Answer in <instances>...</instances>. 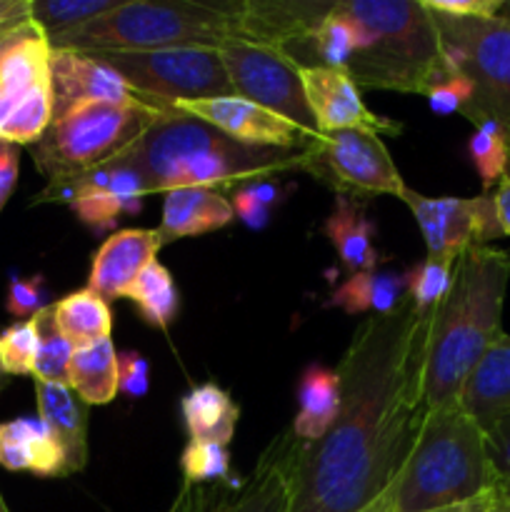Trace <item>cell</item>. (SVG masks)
<instances>
[{
    "instance_id": "cell-46",
    "label": "cell",
    "mask_w": 510,
    "mask_h": 512,
    "mask_svg": "<svg viewBox=\"0 0 510 512\" xmlns=\"http://www.w3.org/2000/svg\"><path fill=\"white\" fill-rule=\"evenodd\" d=\"M495 208H498V220L503 235H510V178H503L498 183V188L493 190Z\"/></svg>"
},
{
    "instance_id": "cell-7",
    "label": "cell",
    "mask_w": 510,
    "mask_h": 512,
    "mask_svg": "<svg viewBox=\"0 0 510 512\" xmlns=\"http://www.w3.org/2000/svg\"><path fill=\"white\" fill-rule=\"evenodd\" d=\"M168 108L140 103H80L55 118L43 138L30 145L40 173L50 180L85 173L128 150Z\"/></svg>"
},
{
    "instance_id": "cell-34",
    "label": "cell",
    "mask_w": 510,
    "mask_h": 512,
    "mask_svg": "<svg viewBox=\"0 0 510 512\" xmlns=\"http://www.w3.org/2000/svg\"><path fill=\"white\" fill-rule=\"evenodd\" d=\"M38 360H35L33 378L40 383L68 385V365L73 358V345L63 338L53 318V303L45 305L38 315Z\"/></svg>"
},
{
    "instance_id": "cell-20",
    "label": "cell",
    "mask_w": 510,
    "mask_h": 512,
    "mask_svg": "<svg viewBox=\"0 0 510 512\" xmlns=\"http://www.w3.org/2000/svg\"><path fill=\"white\" fill-rule=\"evenodd\" d=\"M0 465L10 473L38 478H65V453L40 418H15L0 423Z\"/></svg>"
},
{
    "instance_id": "cell-49",
    "label": "cell",
    "mask_w": 510,
    "mask_h": 512,
    "mask_svg": "<svg viewBox=\"0 0 510 512\" xmlns=\"http://www.w3.org/2000/svg\"><path fill=\"white\" fill-rule=\"evenodd\" d=\"M500 490H503L505 498H510V483H500Z\"/></svg>"
},
{
    "instance_id": "cell-16",
    "label": "cell",
    "mask_w": 510,
    "mask_h": 512,
    "mask_svg": "<svg viewBox=\"0 0 510 512\" xmlns=\"http://www.w3.org/2000/svg\"><path fill=\"white\" fill-rule=\"evenodd\" d=\"M50 95H53V120L90 100L98 103L148 100L135 93L113 68L100 63L95 55L70 48H53L50 53Z\"/></svg>"
},
{
    "instance_id": "cell-21",
    "label": "cell",
    "mask_w": 510,
    "mask_h": 512,
    "mask_svg": "<svg viewBox=\"0 0 510 512\" xmlns=\"http://www.w3.org/2000/svg\"><path fill=\"white\" fill-rule=\"evenodd\" d=\"M460 405L483 433L510 413V335H500L480 358L465 380Z\"/></svg>"
},
{
    "instance_id": "cell-9",
    "label": "cell",
    "mask_w": 510,
    "mask_h": 512,
    "mask_svg": "<svg viewBox=\"0 0 510 512\" xmlns=\"http://www.w3.org/2000/svg\"><path fill=\"white\" fill-rule=\"evenodd\" d=\"M218 50L238 98L263 105L265 110L280 115L303 133L320 138V130L305 98L300 60H295L285 50L243 43V40H230Z\"/></svg>"
},
{
    "instance_id": "cell-48",
    "label": "cell",
    "mask_w": 510,
    "mask_h": 512,
    "mask_svg": "<svg viewBox=\"0 0 510 512\" xmlns=\"http://www.w3.org/2000/svg\"><path fill=\"white\" fill-rule=\"evenodd\" d=\"M490 512H510V498H505L503 490H500V488H498V495H495L493 508H490Z\"/></svg>"
},
{
    "instance_id": "cell-36",
    "label": "cell",
    "mask_w": 510,
    "mask_h": 512,
    "mask_svg": "<svg viewBox=\"0 0 510 512\" xmlns=\"http://www.w3.org/2000/svg\"><path fill=\"white\" fill-rule=\"evenodd\" d=\"M38 360V323L20 320L0 333V370L3 375H33Z\"/></svg>"
},
{
    "instance_id": "cell-42",
    "label": "cell",
    "mask_w": 510,
    "mask_h": 512,
    "mask_svg": "<svg viewBox=\"0 0 510 512\" xmlns=\"http://www.w3.org/2000/svg\"><path fill=\"white\" fill-rule=\"evenodd\" d=\"M433 13L453 18H495L503 10L505 0H423Z\"/></svg>"
},
{
    "instance_id": "cell-50",
    "label": "cell",
    "mask_w": 510,
    "mask_h": 512,
    "mask_svg": "<svg viewBox=\"0 0 510 512\" xmlns=\"http://www.w3.org/2000/svg\"><path fill=\"white\" fill-rule=\"evenodd\" d=\"M5 383H8V380H5V375H3V370H0V393H3V388H5Z\"/></svg>"
},
{
    "instance_id": "cell-6",
    "label": "cell",
    "mask_w": 510,
    "mask_h": 512,
    "mask_svg": "<svg viewBox=\"0 0 510 512\" xmlns=\"http://www.w3.org/2000/svg\"><path fill=\"white\" fill-rule=\"evenodd\" d=\"M53 48L83 50H160V48H220L243 40L238 3L203 0H128L108 15L50 35Z\"/></svg>"
},
{
    "instance_id": "cell-30",
    "label": "cell",
    "mask_w": 510,
    "mask_h": 512,
    "mask_svg": "<svg viewBox=\"0 0 510 512\" xmlns=\"http://www.w3.org/2000/svg\"><path fill=\"white\" fill-rule=\"evenodd\" d=\"M125 298L138 308L140 318L150 325V328L165 330L175 318H178L180 310V293L175 288L173 275L168 273V268L155 260L150 263L143 273L138 275L133 285L128 288Z\"/></svg>"
},
{
    "instance_id": "cell-28",
    "label": "cell",
    "mask_w": 510,
    "mask_h": 512,
    "mask_svg": "<svg viewBox=\"0 0 510 512\" xmlns=\"http://www.w3.org/2000/svg\"><path fill=\"white\" fill-rule=\"evenodd\" d=\"M408 298V273H393V270H365L355 273L343 285L333 290L328 305L355 313H393L403 300Z\"/></svg>"
},
{
    "instance_id": "cell-2",
    "label": "cell",
    "mask_w": 510,
    "mask_h": 512,
    "mask_svg": "<svg viewBox=\"0 0 510 512\" xmlns=\"http://www.w3.org/2000/svg\"><path fill=\"white\" fill-rule=\"evenodd\" d=\"M125 163L140 170L150 193L180 188L238 190L285 170H305L310 150H275L238 143L213 125L165 110L128 150Z\"/></svg>"
},
{
    "instance_id": "cell-41",
    "label": "cell",
    "mask_w": 510,
    "mask_h": 512,
    "mask_svg": "<svg viewBox=\"0 0 510 512\" xmlns=\"http://www.w3.org/2000/svg\"><path fill=\"white\" fill-rule=\"evenodd\" d=\"M485 443H488V458L498 475V483H510V413L503 415L485 433Z\"/></svg>"
},
{
    "instance_id": "cell-23",
    "label": "cell",
    "mask_w": 510,
    "mask_h": 512,
    "mask_svg": "<svg viewBox=\"0 0 510 512\" xmlns=\"http://www.w3.org/2000/svg\"><path fill=\"white\" fill-rule=\"evenodd\" d=\"M235 213L230 200L218 190L180 188L165 193L163 220L158 235L165 243L190 238V235L213 233L233 223Z\"/></svg>"
},
{
    "instance_id": "cell-51",
    "label": "cell",
    "mask_w": 510,
    "mask_h": 512,
    "mask_svg": "<svg viewBox=\"0 0 510 512\" xmlns=\"http://www.w3.org/2000/svg\"><path fill=\"white\" fill-rule=\"evenodd\" d=\"M0 512H10V510H8V505H5L3 495H0Z\"/></svg>"
},
{
    "instance_id": "cell-14",
    "label": "cell",
    "mask_w": 510,
    "mask_h": 512,
    "mask_svg": "<svg viewBox=\"0 0 510 512\" xmlns=\"http://www.w3.org/2000/svg\"><path fill=\"white\" fill-rule=\"evenodd\" d=\"M165 108L175 113L190 115L195 120L213 125L215 130L225 133L238 143L255 145V148L275 150H310L320 138L303 133L293 123L280 115L270 113L263 105L250 103L238 95H223V98H198V100H175Z\"/></svg>"
},
{
    "instance_id": "cell-47",
    "label": "cell",
    "mask_w": 510,
    "mask_h": 512,
    "mask_svg": "<svg viewBox=\"0 0 510 512\" xmlns=\"http://www.w3.org/2000/svg\"><path fill=\"white\" fill-rule=\"evenodd\" d=\"M498 488H500V485H498ZM498 488L490 490V493H485V495H480V498L470 500V503L455 505V508H445V510H438V512H490V508H493L495 495H498Z\"/></svg>"
},
{
    "instance_id": "cell-31",
    "label": "cell",
    "mask_w": 510,
    "mask_h": 512,
    "mask_svg": "<svg viewBox=\"0 0 510 512\" xmlns=\"http://www.w3.org/2000/svg\"><path fill=\"white\" fill-rule=\"evenodd\" d=\"M305 45L313 48L315 58H318L315 65L345 70L363 45V25L343 8V0H338L333 13L320 23V28Z\"/></svg>"
},
{
    "instance_id": "cell-11",
    "label": "cell",
    "mask_w": 510,
    "mask_h": 512,
    "mask_svg": "<svg viewBox=\"0 0 510 512\" xmlns=\"http://www.w3.org/2000/svg\"><path fill=\"white\" fill-rule=\"evenodd\" d=\"M150 195L148 183L123 158H113L85 173L50 180L35 203H65L78 220L93 233L115 228L120 215H135L143 210V198Z\"/></svg>"
},
{
    "instance_id": "cell-12",
    "label": "cell",
    "mask_w": 510,
    "mask_h": 512,
    "mask_svg": "<svg viewBox=\"0 0 510 512\" xmlns=\"http://www.w3.org/2000/svg\"><path fill=\"white\" fill-rule=\"evenodd\" d=\"M400 200L408 205L423 233L428 258L458 260L473 245H490V240L503 235L493 190L475 198H430L405 188Z\"/></svg>"
},
{
    "instance_id": "cell-37",
    "label": "cell",
    "mask_w": 510,
    "mask_h": 512,
    "mask_svg": "<svg viewBox=\"0 0 510 512\" xmlns=\"http://www.w3.org/2000/svg\"><path fill=\"white\" fill-rule=\"evenodd\" d=\"M455 260L445 258H425L423 263L408 270V298L420 310H435L440 300L445 298L453 280Z\"/></svg>"
},
{
    "instance_id": "cell-8",
    "label": "cell",
    "mask_w": 510,
    "mask_h": 512,
    "mask_svg": "<svg viewBox=\"0 0 510 512\" xmlns=\"http://www.w3.org/2000/svg\"><path fill=\"white\" fill-rule=\"evenodd\" d=\"M90 55L160 108L175 100L235 95L218 48L100 50Z\"/></svg>"
},
{
    "instance_id": "cell-24",
    "label": "cell",
    "mask_w": 510,
    "mask_h": 512,
    "mask_svg": "<svg viewBox=\"0 0 510 512\" xmlns=\"http://www.w3.org/2000/svg\"><path fill=\"white\" fill-rule=\"evenodd\" d=\"M323 233L338 253L343 270H348L350 275L375 270V265L380 263V253L373 243L375 225L368 218L365 200L335 195L333 213L325 220Z\"/></svg>"
},
{
    "instance_id": "cell-25",
    "label": "cell",
    "mask_w": 510,
    "mask_h": 512,
    "mask_svg": "<svg viewBox=\"0 0 510 512\" xmlns=\"http://www.w3.org/2000/svg\"><path fill=\"white\" fill-rule=\"evenodd\" d=\"M340 410V378L335 370L310 363L298 380V413L293 435L303 443H318L333 428Z\"/></svg>"
},
{
    "instance_id": "cell-52",
    "label": "cell",
    "mask_w": 510,
    "mask_h": 512,
    "mask_svg": "<svg viewBox=\"0 0 510 512\" xmlns=\"http://www.w3.org/2000/svg\"><path fill=\"white\" fill-rule=\"evenodd\" d=\"M505 178H510V165H508V175H505Z\"/></svg>"
},
{
    "instance_id": "cell-17",
    "label": "cell",
    "mask_w": 510,
    "mask_h": 512,
    "mask_svg": "<svg viewBox=\"0 0 510 512\" xmlns=\"http://www.w3.org/2000/svg\"><path fill=\"white\" fill-rule=\"evenodd\" d=\"M50 53L53 45L33 18L0 43V130L25 98L50 85Z\"/></svg>"
},
{
    "instance_id": "cell-44",
    "label": "cell",
    "mask_w": 510,
    "mask_h": 512,
    "mask_svg": "<svg viewBox=\"0 0 510 512\" xmlns=\"http://www.w3.org/2000/svg\"><path fill=\"white\" fill-rule=\"evenodd\" d=\"M18 170H20V150L18 145L5 143L0 140V210L13 195L15 183H18Z\"/></svg>"
},
{
    "instance_id": "cell-45",
    "label": "cell",
    "mask_w": 510,
    "mask_h": 512,
    "mask_svg": "<svg viewBox=\"0 0 510 512\" xmlns=\"http://www.w3.org/2000/svg\"><path fill=\"white\" fill-rule=\"evenodd\" d=\"M30 20V0H0V43Z\"/></svg>"
},
{
    "instance_id": "cell-13",
    "label": "cell",
    "mask_w": 510,
    "mask_h": 512,
    "mask_svg": "<svg viewBox=\"0 0 510 512\" xmlns=\"http://www.w3.org/2000/svg\"><path fill=\"white\" fill-rule=\"evenodd\" d=\"M300 443L303 440L295 438L293 430H283L263 450L245 483L215 488V493H195L188 512H288Z\"/></svg>"
},
{
    "instance_id": "cell-38",
    "label": "cell",
    "mask_w": 510,
    "mask_h": 512,
    "mask_svg": "<svg viewBox=\"0 0 510 512\" xmlns=\"http://www.w3.org/2000/svg\"><path fill=\"white\" fill-rule=\"evenodd\" d=\"M48 303V288H45L43 275H33V278H13L8 283V293H5V310L13 318L30 320L40 313Z\"/></svg>"
},
{
    "instance_id": "cell-26",
    "label": "cell",
    "mask_w": 510,
    "mask_h": 512,
    "mask_svg": "<svg viewBox=\"0 0 510 512\" xmlns=\"http://www.w3.org/2000/svg\"><path fill=\"white\" fill-rule=\"evenodd\" d=\"M180 415L188 430L190 440L195 443H218L228 448L238 428L240 408L230 398L228 390L215 383L195 385L188 395L180 400Z\"/></svg>"
},
{
    "instance_id": "cell-32",
    "label": "cell",
    "mask_w": 510,
    "mask_h": 512,
    "mask_svg": "<svg viewBox=\"0 0 510 512\" xmlns=\"http://www.w3.org/2000/svg\"><path fill=\"white\" fill-rule=\"evenodd\" d=\"M468 158L483 183V193L498 188L500 180L508 175L510 165V138L498 123L485 120L475 125V133L468 140Z\"/></svg>"
},
{
    "instance_id": "cell-39",
    "label": "cell",
    "mask_w": 510,
    "mask_h": 512,
    "mask_svg": "<svg viewBox=\"0 0 510 512\" xmlns=\"http://www.w3.org/2000/svg\"><path fill=\"white\" fill-rule=\"evenodd\" d=\"M425 98H428L430 110L438 115L463 113V110L468 108L470 98H473V88H470V83L463 78V75L450 70L448 78L440 80L438 85H433Z\"/></svg>"
},
{
    "instance_id": "cell-40",
    "label": "cell",
    "mask_w": 510,
    "mask_h": 512,
    "mask_svg": "<svg viewBox=\"0 0 510 512\" xmlns=\"http://www.w3.org/2000/svg\"><path fill=\"white\" fill-rule=\"evenodd\" d=\"M118 373H120V390L130 398H143L150 388V368L145 355L128 350V353H118Z\"/></svg>"
},
{
    "instance_id": "cell-29",
    "label": "cell",
    "mask_w": 510,
    "mask_h": 512,
    "mask_svg": "<svg viewBox=\"0 0 510 512\" xmlns=\"http://www.w3.org/2000/svg\"><path fill=\"white\" fill-rule=\"evenodd\" d=\"M53 318L63 338L73 348L110 338V330H113V313H110L108 300H103L90 288L75 290L55 300Z\"/></svg>"
},
{
    "instance_id": "cell-5",
    "label": "cell",
    "mask_w": 510,
    "mask_h": 512,
    "mask_svg": "<svg viewBox=\"0 0 510 512\" xmlns=\"http://www.w3.org/2000/svg\"><path fill=\"white\" fill-rule=\"evenodd\" d=\"M343 8L363 25V45L345 68L358 88L428 95L450 75L423 0H343Z\"/></svg>"
},
{
    "instance_id": "cell-22",
    "label": "cell",
    "mask_w": 510,
    "mask_h": 512,
    "mask_svg": "<svg viewBox=\"0 0 510 512\" xmlns=\"http://www.w3.org/2000/svg\"><path fill=\"white\" fill-rule=\"evenodd\" d=\"M40 420L60 443L68 463V475L80 473L88 463V405L73 393L70 385L35 380Z\"/></svg>"
},
{
    "instance_id": "cell-4",
    "label": "cell",
    "mask_w": 510,
    "mask_h": 512,
    "mask_svg": "<svg viewBox=\"0 0 510 512\" xmlns=\"http://www.w3.org/2000/svg\"><path fill=\"white\" fill-rule=\"evenodd\" d=\"M485 433L460 403L430 410L403 473L368 512H438L498 488Z\"/></svg>"
},
{
    "instance_id": "cell-19",
    "label": "cell",
    "mask_w": 510,
    "mask_h": 512,
    "mask_svg": "<svg viewBox=\"0 0 510 512\" xmlns=\"http://www.w3.org/2000/svg\"><path fill=\"white\" fill-rule=\"evenodd\" d=\"M160 245H163V240H160L158 230H115L93 253L88 288L93 293H98L103 300L125 298V293L138 280V275L150 263H155V255H158Z\"/></svg>"
},
{
    "instance_id": "cell-15",
    "label": "cell",
    "mask_w": 510,
    "mask_h": 512,
    "mask_svg": "<svg viewBox=\"0 0 510 512\" xmlns=\"http://www.w3.org/2000/svg\"><path fill=\"white\" fill-rule=\"evenodd\" d=\"M300 78L320 135L338 133V130H363L373 135L403 133V125L373 113L363 103L360 88L345 70L300 63Z\"/></svg>"
},
{
    "instance_id": "cell-27",
    "label": "cell",
    "mask_w": 510,
    "mask_h": 512,
    "mask_svg": "<svg viewBox=\"0 0 510 512\" xmlns=\"http://www.w3.org/2000/svg\"><path fill=\"white\" fill-rule=\"evenodd\" d=\"M118 350L103 338L73 350L68 365V385L85 405H108L120 393Z\"/></svg>"
},
{
    "instance_id": "cell-43",
    "label": "cell",
    "mask_w": 510,
    "mask_h": 512,
    "mask_svg": "<svg viewBox=\"0 0 510 512\" xmlns=\"http://www.w3.org/2000/svg\"><path fill=\"white\" fill-rule=\"evenodd\" d=\"M230 205H233V213L238 215V220H243L250 230H263L268 225L270 208L250 193L248 185L235 190L233 198H230Z\"/></svg>"
},
{
    "instance_id": "cell-35",
    "label": "cell",
    "mask_w": 510,
    "mask_h": 512,
    "mask_svg": "<svg viewBox=\"0 0 510 512\" xmlns=\"http://www.w3.org/2000/svg\"><path fill=\"white\" fill-rule=\"evenodd\" d=\"M180 470L185 475V485L215 483V485H238L230 473V453L225 445L218 443H195L190 440L180 455Z\"/></svg>"
},
{
    "instance_id": "cell-33",
    "label": "cell",
    "mask_w": 510,
    "mask_h": 512,
    "mask_svg": "<svg viewBox=\"0 0 510 512\" xmlns=\"http://www.w3.org/2000/svg\"><path fill=\"white\" fill-rule=\"evenodd\" d=\"M123 0H30V18L43 28V33L58 35L78 25L98 20L115 10Z\"/></svg>"
},
{
    "instance_id": "cell-3",
    "label": "cell",
    "mask_w": 510,
    "mask_h": 512,
    "mask_svg": "<svg viewBox=\"0 0 510 512\" xmlns=\"http://www.w3.org/2000/svg\"><path fill=\"white\" fill-rule=\"evenodd\" d=\"M510 255L495 245H473L453 268V280L433 313L425 358L428 410L460 403L465 380L503 335Z\"/></svg>"
},
{
    "instance_id": "cell-10",
    "label": "cell",
    "mask_w": 510,
    "mask_h": 512,
    "mask_svg": "<svg viewBox=\"0 0 510 512\" xmlns=\"http://www.w3.org/2000/svg\"><path fill=\"white\" fill-rule=\"evenodd\" d=\"M305 173H313L338 195L355 200H365L370 195H395L400 200L408 188L380 135L363 130L323 135L310 148Z\"/></svg>"
},
{
    "instance_id": "cell-1",
    "label": "cell",
    "mask_w": 510,
    "mask_h": 512,
    "mask_svg": "<svg viewBox=\"0 0 510 512\" xmlns=\"http://www.w3.org/2000/svg\"><path fill=\"white\" fill-rule=\"evenodd\" d=\"M435 310L405 298L370 315L340 358V410L318 443H300L288 512H368L403 473L428 418L425 358Z\"/></svg>"
},
{
    "instance_id": "cell-18",
    "label": "cell",
    "mask_w": 510,
    "mask_h": 512,
    "mask_svg": "<svg viewBox=\"0 0 510 512\" xmlns=\"http://www.w3.org/2000/svg\"><path fill=\"white\" fill-rule=\"evenodd\" d=\"M338 3V0H335ZM335 3H275V0H245L238 3V23L243 43L268 45L290 53V45L308 43Z\"/></svg>"
}]
</instances>
